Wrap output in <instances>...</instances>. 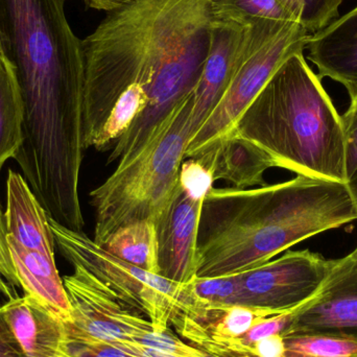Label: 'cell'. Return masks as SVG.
I'll return each instance as SVG.
<instances>
[{"label":"cell","mask_w":357,"mask_h":357,"mask_svg":"<svg viewBox=\"0 0 357 357\" xmlns=\"http://www.w3.org/2000/svg\"><path fill=\"white\" fill-rule=\"evenodd\" d=\"M212 0H132L82 40L85 67L83 135L94 142L115 100L131 85L149 105L114 144L108 163L127 161L197 85L209 54Z\"/></svg>","instance_id":"obj_1"},{"label":"cell","mask_w":357,"mask_h":357,"mask_svg":"<svg viewBox=\"0 0 357 357\" xmlns=\"http://www.w3.org/2000/svg\"><path fill=\"white\" fill-rule=\"evenodd\" d=\"M357 220L347 184L297 176L258 188H212L203 202L197 277L239 274Z\"/></svg>","instance_id":"obj_2"},{"label":"cell","mask_w":357,"mask_h":357,"mask_svg":"<svg viewBox=\"0 0 357 357\" xmlns=\"http://www.w3.org/2000/svg\"><path fill=\"white\" fill-rule=\"evenodd\" d=\"M230 135L253 142L275 167L347 184L343 119L303 54H294L279 67Z\"/></svg>","instance_id":"obj_3"},{"label":"cell","mask_w":357,"mask_h":357,"mask_svg":"<svg viewBox=\"0 0 357 357\" xmlns=\"http://www.w3.org/2000/svg\"><path fill=\"white\" fill-rule=\"evenodd\" d=\"M66 2L0 0V59L18 88L23 125L39 133L62 131L83 115V45Z\"/></svg>","instance_id":"obj_4"},{"label":"cell","mask_w":357,"mask_h":357,"mask_svg":"<svg viewBox=\"0 0 357 357\" xmlns=\"http://www.w3.org/2000/svg\"><path fill=\"white\" fill-rule=\"evenodd\" d=\"M191 96L172 111L142 150L119 162L114 173L90 192L96 213L93 241L100 247L126 225L152 222L158 230L167 222L191 140Z\"/></svg>","instance_id":"obj_5"},{"label":"cell","mask_w":357,"mask_h":357,"mask_svg":"<svg viewBox=\"0 0 357 357\" xmlns=\"http://www.w3.org/2000/svg\"><path fill=\"white\" fill-rule=\"evenodd\" d=\"M310 33L301 24L261 20L252 25L247 52L228 88L187 146L186 158H197L232 133L237 121L279 67L303 54Z\"/></svg>","instance_id":"obj_6"},{"label":"cell","mask_w":357,"mask_h":357,"mask_svg":"<svg viewBox=\"0 0 357 357\" xmlns=\"http://www.w3.org/2000/svg\"><path fill=\"white\" fill-rule=\"evenodd\" d=\"M56 245L73 266L85 268L121 303L152 323L157 331L169 328L183 284L119 259L83 231H73L48 216Z\"/></svg>","instance_id":"obj_7"},{"label":"cell","mask_w":357,"mask_h":357,"mask_svg":"<svg viewBox=\"0 0 357 357\" xmlns=\"http://www.w3.org/2000/svg\"><path fill=\"white\" fill-rule=\"evenodd\" d=\"M335 259L310 250L287 251L277 259L239 273L235 305L289 312L312 299Z\"/></svg>","instance_id":"obj_8"},{"label":"cell","mask_w":357,"mask_h":357,"mask_svg":"<svg viewBox=\"0 0 357 357\" xmlns=\"http://www.w3.org/2000/svg\"><path fill=\"white\" fill-rule=\"evenodd\" d=\"M327 333L357 340V255L335 259L319 291L297 308L283 337Z\"/></svg>","instance_id":"obj_9"},{"label":"cell","mask_w":357,"mask_h":357,"mask_svg":"<svg viewBox=\"0 0 357 357\" xmlns=\"http://www.w3.org/2000/svg\"><path fill=\"white\" fill-rule=\"evenodd\" d=\"M251 26L212 20L209 54L191 96L188 125L191 139L228 88L247 52Z\"/></svg>","instance_id":"obj_10"},{"label":"cell","mask_w":357,"mask_h":357,"mask_svg":"<svg viewBox=\"0 0 357 357\" xmlns=\"http://www.w3.org/2000/svg\"><path fill=\"white\" fill-rule=\"evenodd\" d=\"M203 202L178 190L169 218L158 232L160 275L174 282H190L197 277V238Z\"/></svg>","instance_id":"obj_11"},{"label":"cell","mask_w":357,"mask_h":357,"mask_svg":"<svg viewBox=\"0 0 357 357\" xmlns=\"http://www.w3.org/2000/svg\"><path fill=\"white\" fill-rule=\"evenodd\" d=\"M4 319L26 357L65 356V323L25 294L2 305Z\"/></svg>","instance_id":"obj_12"},{"label":"cell","mask_w":357,"mask_h":357,"mask_svg":"<svg viewBox=\"0 0 357 357\" xmlns=\"http://www.w3.org/2000/svg\"><path fill=\"white\" fill-rule=\"evenodd\" d=\"M319 77H331L348 88L357 86V6L312 33L306 47Z\"/></svg>","instance_id":"obj_13"},{"label":"cell","mask_w":357,"mask_h":357,"mask_svg":"<svg viewBox=\"0 0 357 357\" xmlns=\"http://www.w3.org/2000/svg\"><path fill=\"white\" fill-rule=\"evenodd\" d=\"M8 243L19 287L65 324L73 323L70 303L54 255L27 249L10 236Z\"/></svg>","instance_id":"obj_14"},{"label":"cell","mask_w":357,"mask_h":357,"mask_svg":"<svg viewBox=\"0 0 357 357\" xmlns=\"http://www.w3.org/2000/svg\"><path fill=\"white\" fill-rule=\"evenodd\" d=\"M4 218L8 236L27 249L54 255L56 241L48 214L25 178L12 169L6 181Z\"/></svg>","instance_id":"obj_15"},{"label":"cell","mask_w":357,"mask_h":357,"mask_svg":"<svg viewBox=\"0 0 357 357\" xmlns=\"http://www.w3.org/2000/svg\"><path fill=\"white\" fill-rule=\"evenodd\" d=\"M195 159L212 172L214 181H228L237 189H248L256 185L264 186V173L275 167L272 159L261 149L236 135L220 140Z\"/></svg>","instance_id":"obj_16"},{"label":"cell","mask_w":357,"mask_h":357,"mask_svg":"<svg viewBox=\"0 0 357 357\" xmlns=\"http://www.w3.org/2000/svg\"><path fill=\"white\" fill-rule=\"evenodd\" d=\"M102 248L123 261L160 275L158 232L154 222L126 225L115 231Z\"/></svg>","instance_id":"obj_17"},{"label":"cell","mask_w":357,"mask_h":357,"mask_svg":"<svg viewBox=\"0 0 357 357\" xmlns=\"http://www.w3.org/2000/svg\"><path fill=\"white\" fill-rule=\"evenodd\" d=\"M212 20L251 26L261 20L301 23V15L283 0H212Z\"/></svg>","instance_id":"obj_18"},{"label":"cell","mask_w":357,"mask_h":357,"mask_svg":"<svg viewBox=\"0 0 357 357\" xmlns=\"http://www.w3.org/2000/svg\"><path fill=\"white\" fill-rule=\"evenodd\" d=\"M23 113L14 77L0 59V167L15 155L23 142Z\"/></svg>","instance_id":"obj_19"},{"label":"cell","mask_w":357,"mask_h":357,"mask_svg":"<svg viewBox=\"0 0 357 357\" xmlns=\"http://www.w3.org/2000/svg\"><path fill=\"white\" fill-rule=\"evenodd\" d=\"M148 105V93L142 86L127 88L113 104L93 148L100 152L111 149L144 114Z\"/></svg>","instance_id":"obj_20"},{"label":"cell","mask_w":357,"mask_h":357,"mask_svg":"<svg viewBox=\"0 0 357 357\" xmlns=\"http://www.w3.org/2000/svg\"><path fill=\"white\" fill-rule=\"evenodd\" d=\"M284 357H357V340L327 333L284 337Z\"/></svg>","instance_id":"obj_21"},{"label":"cell","mask_w":357,"mask_h":357,"mask_svg":"<svg viewBox=\"0 0 357 357\" xmlns=\"http://www.w3.org/2000/svg\"><path fill=\"white\" fill-rule=\"evenodd\" d=\"M297 10L302 18V25L308 33H317L333 22L339 15L343 0H283Z\"/></svg>","instance_id":"obj_22"},{"label":"cell","mask_w":357,"mask_h":357,"mask_svg":"<svg viewBox=\"0 0 357 357\" xmlns=\"http://www.w3.org/2000/svg\"><path fill=\"white\" fill-rule=\"evenodd\" d=\"M215 182L212 172L199 159L186 158L181 165L178 185L181 190L195 201L204 202Z\"/></svg>","instance_id":"obj_23"},{"label":"cell","mask_w":357,"mask_h":357,"mask_svg":"<svg viewBox=\"0 0 357 357\" xmlns=\"http://www.w3.org/2000/svg\"><path fill=\"white\" fill-rule=\"evenodd\" d=\"M102 357H177L161 354L154 350L146 349L137 344L123 343L108 345L104 349ZM191 357H218L197 348V352Z\"/></svg>","instance_id":"obj_24"},{"label":"cell","mask_w":357,"mask_h":357,"mask_svg":"<svg viewBox=\"0 0 357 357\" xmlns=\"http://www.w3.org/2000/svg\"><path fill=\"white\" fill-rule=\"evenodd\" d=\"M1 172V167H0ZM0 275L13 287H19L18 278L13 266L8 249V232H6V218L0 206Z\"/></svg>","instance_id":"obj_25"},{"label":"cell","mask_w":357,"mask_h":357,"mask_svg":"<svg viewBox=\"0 0 357 357\" xmlns=\"http://www.w3.org/2000/svg\"><path fill=\"white\" fill-rule=\"evenodd\" d=\"M0 357H26L4 319L2 306H0Z\"/></svg>","instance_id":"obj_26"},{"label":"cell","mask_w":357,"mask_h":357,"mask_svg":"<svg viewBox=\"0 0 357 357\" xmlns=\"http://www.w3.org/2000/svg\"><path fill=\"white\" fill-rule=\"evenodd\" d=\"M284 337L279 333L254 344L251 357H284Z\"/></svg>","instance_id":"obj_27"},{"label":"cell","mask_w":357,"mask_h":357,"mask_svg":"<svg viewBox=\"0 0 357 357\" xmlns=\"http://www.w3.org/2000/svg\"><path fill=\"white\" fill-rule=\"evenodd\" d=\"M347 91L351 102L342 119H343L344 127H345L348 144H349L350 142L357 140V86L348 88Z\"/></svg>","instance_id":"obj_28"},{"label":"cell","mask_w":357,"mask_h":357,"mask_svg":"<svg viewBox=\"0 0 357 357\" xmlns=\"http://www.w3.org/2000/svg\"><path fill=\"white\" fill-rule=\"evenodd\" d=\"M347 186L357 207V140L348 144Z\"/></svg>","instance_id":"obj_29"},{"label":"cell","mask_w":357,"mask_h":357,"mask_svg":"<svg viewBox=\"0 0 357 357\" xmlns=\"http://www.w3.org/2000/svg\"><path fill=\"white\" fill-rule=\"evenodd\" d=\"M88 8H93L96 10H104L109 13L117 10L121 6L129 3L132 0H83Z\"/></svg>","instance_id":"obj_30"},{"label":"cell","mask_w":357,"mask_h":357,"mask_svg":"<svg viewBox=\"0 0 357 357\" xmlns=\"http://www.w3.org/2000/svg\"><path fill=\"white\" fill-rule=\"evenodd\" d=\"M0 294H2V295H3L4 297L8 298V300H13L15 299V298H18L15 287L10 284V283H8V281L1 276V275H0Z\"/></svg>","instance_id":"obj_31"},{"label":"cell","mask_w":357,"mask_h":357,"mask_svg":"<svg viewBox=\"0 0 357 357\" xmlns=\"http://www.w3.org/2000/svg\"><path fill=\"white\" fill-rule=\"evenodd\" d=\"M354 251L356 252V255H357V247L356 248V249L354 250Z\"/></svg>","instance_id":"obj_32"}]
</instances>
